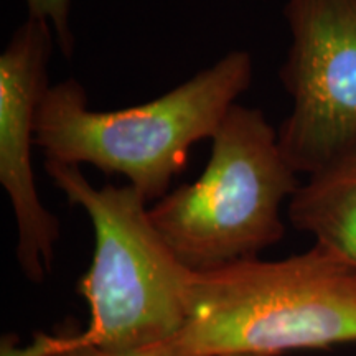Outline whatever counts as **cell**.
Returning <instances> with one entry per match:
<instances>
[{
    "label": "cell",
    "mask_w": 356,
    "mask_h": 356,
    "mask_svg": "<svg viewBox=\"0 0 356 356\" xmlns=\"http://www.w3.org/2000/svg\"><path fill=\"white\" fill-rule=\"evenodd\" d=\"M211 140L202 177L149 208L155 229L193 273L259 259L286 234L280 207L300 186L261 109L236 102Z\"/></svg>",
    "instance_id": "cell-4"
},
{
    "label": "cell",
    "mask_w": 356,
    "mask_h": 356,
    "mask_svg": "<svg viewBox=\"0 0 356 356\" xmlns=\"http://www.w3.org/2000/svg\"><path fill=\"white\" fill-rule=\"evenodd\" d=\"M289 220L356 267V159L309 177L289 200Z\"/></svg>",
    "instance_id": "cell-7"
},
{
    "label": "cell",
    "mask_w": 356,
    "mask_h": 356,
    "mask_svg": "<svg viewBox=\"0 0 356 356\" xmlns=\"http://www.w3.org/2000/svg\"><path fill=\"white\" fill-rule=\"evenodd\" d=\"M51 25L29 17L0 55V184L17 221V262L30 282L51 273L60 220L43 207L35 184V119L48 91Z\"/></svg>",
    "instance_id": "cell-6"
},
{
    "label": "cell",
    "mask_w": 356,
    "mask_h": 356,
    "mask_svg": "<svg viewBox=\"0 0 356 356\" xmlns=\"http://www.w3.org/2000/svg\"><path fill=\"white\" fill-rule=\"evenodd\" d=\"M44 172L95 229V254L76 292L88 302L86 330L66 328L70 343L127 353L165 343L188 318L191 270L155 229L134 186L96 188L79 165L44 160Z\"/></svg>",
    "instance_id": "cell-3"
},
{
    "label": "cell",
    "mask_w": 356,
    "mask_h": 356,
    "mask_svg": "<svg viewBox=\"0 0 356 356\" xmlns=\"http://www.w3.org/2000/svg\"><path fill=\"white\" fill-rule=\"evenodd\" d=\"M356 343V267L318 244L280 261L193 273L173 356H280Z\"/></svg>",
    "instance_id": "cell-1"
},
{
    "label": "cell",
    "mask_w": 356,
    "mask_h": 356,
    "mask_svg": "<svg viewBox=\"0 0 356 356\" xmlns=\"http://www.w3.org/2000/svg\"><path fill=\"white\" fill-rule=\"evenodd\" d=\"M56 341V355L55 356H173L162 348L160 345L150 346V348L139 351H127V353H114V351H106L91 345H74L70 343L68 335L65 330L58 332L55 335Z\"/></svg>",
    "instance_id": "cell-9"
},
{
    "label": "cell",
    "mask_w": 356,
    "mask_h": 356,
    "mask_svg": "<svg viewBox=\"0 0 356 356\" xmlns=\"http://www.w3.org/2000/svg\"><path fill=\"white\" fill-rule=\"evenodd\" d=\"M251 79V55L234 50L157 99L92 111L83 84L68 78L40 102L35 145L44 160L124 175L147 203L159 202L184 172L191 145L215 137Z\"/></svg>",
    "instance_id": "cell-2"
},
{
    "label": "cell",
    "mask_w": 356,
    "mask_h": 356,
    "mask_svg": "<svg viewBox=\"0 0 356 356\" xmlns=\"http://www.w3.org/2000/svg\"><path fill=\"white\" fill-rule=\"evenodd\" d=\"M55 338L48 333H35L33 340L26 345H20L19 338L12 333L2 337L0 341V356H55Z\"/></svg>",
    "instance_id": "cell-10"
},
{
    "label": "cell",
    "mask_w": 356,
    "mask_h": 356,
    "mask_svg": "<svg viewBox=\"0 0 356 356\" xmlns=\"http://www.w3.org/2000/svg\"><path fill=\"white\" fill-rule=\"evenodd\" d=\"M284 17L292 111L279 144L293 170L314 177L356 159V0H287Z\"/></svg>",
    "instance_id": "cell-5"
},
{
    "label": "cell",
    "mask_w": 356,
    "mask_h": 356,
    "mask_svg": "<svg viewBox=\"0 0 356 356\" xmlns=\"http://www.w3.org/2000/svg\"><path fill=\"white\" fill-rule=\"evenodd\" d=\"M29 17L47 22L55 32L56 43L65 58L74 53V35L71 30V0H25Z\"/></svg>",
    "instance_id": "cell-8"
}]
</instances>
